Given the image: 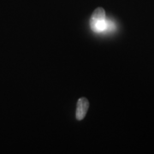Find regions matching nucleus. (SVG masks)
I'll use <instances>...</instances> for the list:
<instances>
[{"mask_svg": "<svg viewBox=\"0 0 154 154\" xmlns=\"http://www.w3.org/2000/svg\"><path fill=\"white\" fill-rule=\"evenodd\" d=\"M89 108V101L86 98H80L77 101L75 117L78 121H82L87 115Z\"/></svg>", "mask_w": 154, "mask_h": 154, "instance_id": "2", "label": "nucleus"}, {"mask_svg": "<svg viewBox=\"0 0 154 154\" xmlns=\"http://www.w3.org/2000/svg\"><path fill=\"white\" fill-rule=\"evenodd\" d=\"M90 26L96 33H101L110 28L109 22L106 21L105 11L103 8H97L90 18Z\"/></svg>", "mask_w": 154, "mask_h": 154, "instance_id": "1", "label": "nucleus"}]
</instances>
